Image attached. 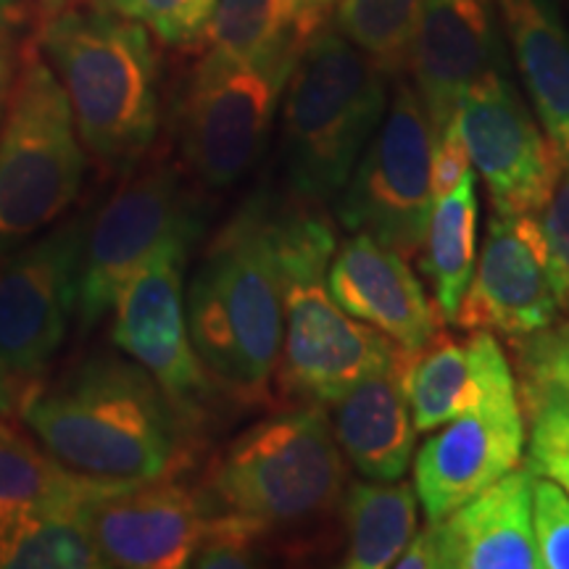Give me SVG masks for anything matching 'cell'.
Listing matches in <instances>:
<instances>
[{"label": "cell", "mask_w": 569, "mask_h": 569, "mask_svg": "<svg viewBox=\"0 0 569 569\" xmlns=\"http://www.w3.org/2000/svg\"><path fill=\"white\" fill-rule=\"evenodd\" d=\"M21 417L71 472L134 486L188 465L196 411L177 403L138 361L101 353L32 393Z\"/></svg>", "instance_id": "1"}, {"label": "cell", "mask_w": 569, "mask_h": 569, "mask_svg": "<svg viewBox=\"0 0 569 569\" xmlns=\"http://www.w3.org/2000/svg\"><path fill=\"white\" fill-rule=\"evenodd\" d=\"M40 51L67 90L82 146L106 167L138 163L161 119L151 32L106 0L74 3L42 21Z\"/></svg>", "instance_id": "2"}, {"label": "cell", "mask_w": 569, "mask_h": 569, "mask_svg": "<svg viewBox=\"0 0 569 569\" xmlns=\"http://www.w3.org/2000/svg\"><path fill=\"white\" fill-rule=\"evenodd\" d=\"M282 284V348L277 380L284 396L327 407L403 348L340 309L327 288L338 248L332 224L309 206L269 213Z\"/></svg>", "instance_id": "3"}, {"label": "cell", "mask_w": 569, "mask_h": 569, "mask_svg": "<svg viewBox=\"0 0 569 569\" xmlns=\"http://www.w3.org/2000/svg\"><path fill=\"white\" fill-rule=\"evenodd\" d=\"M184 309L206 372L246 401L264 396L282 348V284L267 209L248 206L213 240Z\"/></svg>", "instance_id": "4"}, {"label": "cell", "mask_w": 569, "mask_h": 569, "mask_svg": "<svg viewBox=\"0 0 569 569\" xmlns=\"http://www.w3.org/2000/svg\"><path fill=\"white\" fill-rule=\"evenodd\" d=\"M388 77L338 27L298 53L282 92V153L303 201L340 196L388 111Z\"/></svg>", "instance_id": "5"}, {"label": "cell", "mask_w": 569, "mask_h": 569, "mask_svg": "<svg viewBox=\"0 0 569 569\" xmlns=\"http://www.w3.org/2000/svg\"><path fill=\"white\" fill-rule=\"evenodd\" d=\"M348 465L322 407L284 411L248 427L219 453L203 482L213 515L264 530L322 522L346 498Z\"/></svg>", "instance_id": "6"}, {"label": "cell", "mask_w": 569, "mask_h": 569, "mask_svg": "<svg viewBox=\"0 0 569 569\" xmlns=\"http://www.w3.org/2000/svg\"><path fill=\"white\" fill-rule=\"evenodd\" d=\"M82 180L84 151L67 90L46 56L30 48L0 124V256L63 217Z\"/></svg>", "instance_id": "7"}, {"label": "cell", "mask_w": 569, "mask_h": 569, "mask_svg": "<svg viewBox=\"0 0 569 569\" xmlns=\"http://www.w3.org/2000/svg\"><path fill=\"white\" fill-rule=\"evenodd\" d=\"M198 227L180 169L167 159L140 163L84 227L74 315L80 332L111 315L127 280L159 248L196 240Z\"/></svg>", "instance_id": "8"}, {"label": "cell", "mask_w": 569, "mask_h": 569, "mask_svg": "<svg viewBox=\"0 0 569 569\" xmlns=\"http://www.w3.org/2000/svg\"><path fill=\"white\" fill-rule=\"evenodd\" d=\"M432 130L415 84L401 82L338 196V219L403 259L422 251L432 206Z\"/></svg>", "instance_id": "9"}, {"label": "cell", "mask_w": 569, "mask_h": 569, "mask_svg": "<svg viewBox=\"0 0 569 569\" xmlns=\"http://www.w3.org/2000/svg\"><path fill=\"white\" fill-rule=\"evenodd\" d=\"M296 61H238L209 51L182 106V159L211 190L230 188L264 151Z\"/></svg>", "instance_id": "10"}, {"label": "cell", "mask_w": 569, "mask_h": 569, "mask_svg": "<svg viewBox=\"0 0 569 569\" xmlns=\"http://www.w3.org/2000/svg\"><path fill=\"white\" fill-rule=\"evenodd\" d=\"M84 227L71 219L0 256V359L13 380L40 377L67 340Z\"/></svg>", "instance_id": "11"}, {"label": "cell", "mask_w": 569, "mask_h": 569, "mask_svg": "<svg viewBox=\"0 0 569 569\" xmlns=\"http://www.w3.org/2000/svg\"><path fill=\"white\" fill-rule=\"evenodd\" d=\"M469 161L478 167L496 213H538L549 203L561 161L536 111L501 67L486 71L453 109Z\"/></svg>", "instance_id": "12"}, {"label": "cell", "mask_w": 569, "mask_h": 569, "mask_svg": "<svg viewBox=\"0 0 569 569\" xmlns=\"http://www.w3.org/2000/svg\"><path fill=\"white\" fill-rule=\"evenodd\" d=\"M193 240L180 238L159 248L134 272L113 303L111 338L122 353L148 369L159 386L196 411L209 390V372L198 359L188 332L184 267Z\"/></svg>", "instance_id": "13"}, {"label": "cell", "mask_w": 569, "mask_h": 569, "mask_svg": "<svg viewBox=\"0 0 569 569\" xmlns=\"http://www.w3.org/2000/svg\"><path fill=\"white\" fill-rule=\"evenodd\" d=\"M559 317L549 251L538 213H496L472 282L461 298V330H490L522 338Z\"/></svg>", "instance_id": "14"}, {"label": "cell", "mask_w": 569, "mask_h": 569, "mask_svg": "<svg viewBox=\"0 0 569 569\" xmlns=\"http://www.w3.org/2000/svg\"><path fill=\"white\" fill-rule=\"evenodd\" d=\"M525 436L515 388L490 396L427 438L415 457V490L427 519L438 522L448 517L519 467Z\"/></svg>", "instance_id": "15"}, {"label": "cell", "mask_w": 569, "mask_h": 569, "mask_svg": "<svg viewBox=\"0 0 569 569\" xmlns=\"http://www.w3.org/2000/svg\"><path fill=\"white\" fill-rule=\"evenodd\" d=\"M211 519L203 490L174 475L134 482L90 507V528L106 565L122 569L190 567Z\"/></svg>", "instance_id": "16"}, {"label": "cell", "mask_w": 569, "mask_h": 569, "mask_svg": "<svg viewBox=\"0 0 569 569\" xmlns=\"http://www.w3.org/2000/svg\"><path fill=\"white\" fill-rule=\"evenodd\" d=\"M409 63L436 142L459 98L503 63L496 0H422Z\"/></svg>", "instance_id": "17"}, {"label": "cell", "mask_w": 569, "mask_h": 569, "mask_svg": "<svg viewBox=\"0 0 569 569\" xmlns=\"http://www.w3.org/2000/svg\"><path fill=\"white\" fill-rule=\"evenodd\" d=\"M327 288L346 315L380 330L403 351H417L438 332L436 303L409 259L365 232H353L336 248Z\"/></svg>", "instance_id": "18"}, {"label": "cell", "mask_w": 569, "mask_h": 569, "mask_svg": "<svg viewBox=\"0 0 569 569\" xmlns=\"http://www.w3.org/2000/svg\"><path fill=\"white\" fill-rule=\"evenodd\" d=\"M401 382L417 432L438 430L490 396L517 388L515 369L490 330H472L467 340L438 330L422 348L403 351Z\"/></svg>", "instance_id": "19"}, {"label": "cell", "mask_w": 569, "mask_h": 569, "mask_svg": "<svg viewBox=\"0 0 569 569\" xmlns=\"http://www.w3.org/2000/svg\"><path fill=\"white\" fill-rule=\"evenodd\" d=\"M532 486L536 469L515 467L438 519L443 569H538Z\"/></svg>", "instance_id": "20"}, {"label": "cell", "mask_w": 569, "mask_h": 569, "mask_svg": "<svg viewBox=\"0 0 569 569\" xmlns=\"http://www.w3.org/2000/svg\"><path fill=\"white\" fill-rule=\"evenodd\" d=\"M401 356L325 407L340 451L377 482L401 480L415 457L417 427L401 382Z\"/></svg>", "instance_id": "21"}, {"label": "cell", "mask_w": 569, "mask_h": 569, "mask_svg": "<svg viewBox=\"0 0 569 569\" xmlns=\"http://www.w3.org/2000/svg\"><path fill=\"white\" fill-rule=\"evenodd\" d=\"M511 56L546 138L569 163V30L557 0H496Z\"/></svg>", "instance_id": "22"}, {"label": "cell", "mask_w": 569, "mask_h": 569, "mask_svg": "<svg viewBox=\"0 0 569 569\" xmlns=\"http://www.w3.org/2000/svg\"><path fill=\"white\" fill-rule=\"evenodd\" d=\"M122 488L71 472L38 438L0 419V528L34 509L96 503Z\"/></svg>", "instance_id": "23"}, {"label": "cell", "mask_w": 569, "mask_h": 569, "mask_svg": "<svg viewBox=\"0 0 569 569\" xmlns=\"http://www.w3.org/2000/svg\"><path fill=\"white\" fill-rule=\"evenodd\" d=\"M478 177L467 169L457 188L432 206L425 246L419 251V267L432 288L438 317L451 325L478 264Z\"/></svg>", "instance_id": "24"}, {"label": "cell", "mask_w": 569, "mask_h": 569, "mask_svg": "<svg viewBox=\"0 0 569 569\" xmlns=\"http://www.w3.org/2000/svg\"><path fill=\"white\" fill-rule=\"evenodd\" d=\"M319 30L303 0H219L206 38L227 59L296 61Z\"/></svg>", "instance_id": "25"}, {"label": "cell", "mask_w": 569, "mask_h": 569, "mask_svg": "<svg viewBox=\"0 0 569 569\" xmlns=\"http://www.w3.org/2000/svg\"><path fill=\"white\" fill-rule=\"evenodd\" d=\"M92 503L34 509L0 528V569H101L90 528Z\"/></svg>", "instance_id": "26"}, {"label": "cell", "mask_w": 569, "mask_h": 569, "mask_svg": "<svg viewBox=\"0 0 569 569\" xmlns=\"http://www.w3.org/2000/svg\"><path fill=\"white\" fill-rule=\"evenodd\" d=\"M348 569L393 567L417 532V490L407 482H353L346 493Z\"/></svg>", "instance_id": "27"}, {"label": "cell", "mask_w": 569, "mask_h": 569, "mask_svg": "<svg viewBox=\"0 0 569 569\" xmlns=\"http://www.w3.org/2000/svg\"><path fill=\"white\" fill-rule=\"evenodd\" d=\"M519 407L530 432L569 440V319L511 338Z\"/></svg>", "instance_id": "28"}, {"label": "cell", "mask_w": 569, "mask_h": 569, "mask_svg": "<svg viewBox=\"0 0 569 569\" xmlns=\"http://www.w3.org/2000/svg\"><path fill=\"white\" fill-rule=\"evenodd\" d=\"M422 0H338L336 27L386 74L409 63Z\"/></svg>", "instance_id": "29"}, {"label": "cell", "mask_w": 569, "mask_h": 569, "mask_svg": "<svg viewBox=\"0 0 569 569\" xmlns=\"http://www.w3.org/2000/svg\"><path fill=\"white\" fill-rule=\"evenodd\" d=\"M113 11L140 21L167 46H190L206 38L219 0H106Z\"/></svg>", "instance_id": "30"}, {"label": "cell", "mask_w": 569, "mask_h": 569, "mask_svg": "<svg viewBox=\"0 0 569 569\" xmlns=\"http://www.w3.org/2000/svg\"><path fill=\"white\" fill-rule=\"evenodd\" d=\"M532 530L540 567L569 569V496L551 478L532 486Z\"/></svg>", "instance_id": "31"}, {"label": "cell", "mask_w": 569, "mask_h": 569, "mask_svg": "<svg viewBox=\"0 0 569 569\" xmlns=\"http://www.w3.org/2000/svg\"><path fill=\"white\" fill-rule=\"evenodd\" d=\"M540 227L549 251V272L559 309L569 311V163L561 167L549 203L540 211Z\"/></svg>", "instance_id": "32"}, {"label": "cell", "mask_w": 569, "mask_h": 569, "mask_svg": "<svg viewBox=\"0 0 569 569\" xmlns=\"http://www.w3.org/2000/svg\"><path fill=\"white\" fill-rule=\"evenodd\" d=\"M469 169V151L467 142L461 138L457 119H448V124L440 132V138L432 142V196L443 198L457 188V182L467 174Z\"/></svg>", "instance_id": "33"}, {"label": "cell", "mask_w": 569, "mask_h": 569, "mask_svg": "<svg viewBox=\"0 0 569 569\" xmlns=\"http://www.w3.org/2000/svg\"><path fill=\"white\" fill-rule=\"evenodd\" d=\"M530 467L559 482L569 496V440L546 432H530Z\"/></svg>", "instance_id": "34"}, {"label": "cell", "mask_w": 569, "mask_h": 569, "mask_svg": "<svg viewBox=\"0 0 569 569\" xmlns=\"http://www.w3.org/2000/svg\"><path fill=\"white\" fill-rule=\"evenodd\" d=\"M398 569H443V551H440V538L436 522H430L422 532H415L396 559Z\"/></svg>", "instance_id": "35"}, {"label": "cell", "mask_w": 569, "mask_h": 569, "mask_svg": "<svg viewBox=\"0 0 569 569\" xmlns=\"http://www.w3.org/2000/svg\"><path fill=\"white\" fill-rule=\"evenodd\" d=\"M13 390H17V380H13L9 367H6L3 359H0V415H9V411L17 407V396H13Z\"/></svg>", "instance_id": "36"}, {"label": "cell", "mask_w": 569, "mask_h": 569, "mask_svg": "<svg viewBox=\"0 0 569 569\" xmlns=\"http://www.w3.org/2000/svg\"><path fill=\"white\" fill-rule=\"evenodd\" d=\"M336 3H338V0H303L306 11H309V17L315 19L319 27L327 24L330 13L336 11Z\"/></svg>", "instance_id": "37"}, {"label": "cell", "mask_w": 569, "mask_h": 569, "mask_svg": "<svg viewBox=\"0 0 569 569\" xmlns=\"http://www.w3.org/2000/svg\"><path fill=\"white\" fill-rule=\"evenodd\" d=\"M13 19H17V0H0V42L9 34Z\"/></svg>", "instance_id": "38"}, {"label": "cell", "mask_w": 569, "mask_h": 569, "mask_svg": "<svg viewBox=\"0 0 569 569\" xmlns=\"http://www.w3.org/2000/svg\"><path fill=\"white\" fill-rule=\"evenodd\" d=\"M11 80H13V67H11V61L6 59V56H0V111H3L6 98H9Z\"/></svg>", "instance_id": "39"}, {"label": "cell", "mask_w": 569, "mask_h": 569, "mask_svg": "<svg viewBox=\"0 0 569 569\" xmlns=\"http://www.w3.org/2000/svg\"><path fill=\"white\" fill-rule=\"evenodd\" d=\"M40 3V11H42V17H56V13L59 11H63V9H69V6H74V3H80V0H38Z\"/></svg>", "instance_id": "40"}]
</instances>
